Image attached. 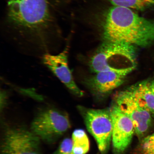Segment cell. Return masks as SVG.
Instances as JSON below:
<instances>
[{
    "label": "cell",
    "mask_w": 154,
    "mask_h": 154,
    "mask_svg": "<svg viewBox=\"0 0 154 154\" xmlns=\"http://www.w3.org/2000/svg\"><path fill=\"white\" fill-rule=\"evenodd\" d=\"M6 21L17 36L47 50L60 35L49 0H8Z\"/></svg>",
    "instance_id": "6da1fadb"
},
{
    "label": "cell",
    "mask_w": 154,
    "mask_h": 154,
    "mask_svg": "<svg viewBox=\"0 0 154 154\" xmlns=\"http://www.w3.org/2000/svg\"><path fill=\"white\" fill-rule=\"evenodd\" d=\"M103 31L105 41L135 47H145L154 43V20L140 17L126 8L113 6L109 10Z\"/></svg>",
    "instance_id": "7a4b0ae2"
},
{
    "label": "cell",
    "mask_w": 154,
    "mask_h": 154,
    "mask_svg": "<svg viewBox=\"0 0 154 154\" xmlns=\"http://www.w3.org/2000/svg\"><path fill=\"white\" fill-rule=\"evenodd\" d=\"M137 64L136 47L118 42L105 41L98 48L90 62L96 73L112 71L128 75Z\"/></svg>",
    "instance_id": "3957f363"
},
{
    "label": "cell",
    "mask_w": 154,
    "mask_h": 154,
    "mask_svg": "<svg viewBox=\"0 0 154 154\" xmlns=\"http://www.w3.org/2000/svg\"><path fill=\"white\" fill-rule=\"evenodd\" d=\"M71 127L69 116L64 111L51 106L40 109L32 121L30 130L40 140L55 143Z\"/></svg>",
    "instance_id": "277c9868"
},
{
    "label": "cell",
    "mask_w": 154,
    "mask_h": 154,
    "mask_svg": "<svg viewBox=\"0 0 154 154\" xmlns=\"http://www.w3.org/2000/svg\"><path fill=\"white\" fill-rule=\"evenodd\" d=\"M40 141L23 127L6 126L2 136L1 154H42Z\"/></svg>",
    "instance_id": "5b68a950"
},
{
    "label": "cell",
    "mask_w": 154,
    "mask_h": 154,
    "mask_svg": "<svg viewBox=\"0 0 154 154\" xmlns=\"http://www.w3.org/2000/svg\"><path fill=\"white\" fill-rule=\"evenodd\" d=\"M88 131L97 143L101 153L107 151L112 140V123L109 109H86L79 106Z\"/></svg>",
    "instance_id": "8992f818"
},
{
    "label": "cell",
    "mask_w": 154,
    "mask_h": 154,
    "mask_svg": "<svg viewBox=\"0 0 154 154\" xmlns=\"http://www.w3.org/2000/svg\"><path fill=\"white\" fill-rule=\"evenodd\" d=\"M115 100V104L132 121L135 134L141 139L151 127V113L140 106L128 89L116 94Z\"/></svg>",
    "instance_id": "52a82bcc"
},
{
    "label": "cell",
    "mask_w": 154,
    "mask_h": 154,
    "mask_svg": "<svg viewBox=\"0 0 154 154\" xmlns=\"http://www.w3.org/2000/svg\"><path fill=\"white\" fill-rule=\"evenodd\" d=\"M109 111L112 123V141L117 154L122 153L129 146L135 133L131 120L115 104Z\"/></svg>",
    "instance_id": "ba28073f"
},
{
    "label": "cell",
    "mask_w": 154,
    "mask_h": 154,
    "mask_svg": "<svg viewBox=\"0 0 154 154\" xmlns=\"http://www.w3.org/2000/svg\"><path fill=\"white\" fill-rule=\"evenodd\" d=\"M68 46L57 55L46 53L43 57V63L73 95L81 97L84 92L75 82L68 63Z\"/></svg>",
    "instance_id": "9c48e42d"
},
{
    "label": "cell",
    "mask_w": 154,
    "mask_h": 154,
    "mask_svg": "<svg viewBox=\"0 0 154 154\" xmlns=\"http://www.w3.org/2000/svg\"><path fill=\"white\" fill-rule=\"evenodd\" d=\"M127 75L112 71H102L96 73L88 80V85L96 95L105 96L121 86Z\"/></svg>",
    "instance_id": "30bf717a"
},
{
    "label": "cell",
    "mask_w": 154,
    "mask_h": 154,
    "mask_svg": "<svg viewBox=\"0 0 154 154\" xmlns=\"http://www.w3.org/2000/svg\"><path fill=\"white\" fill-rule=\"evenodd\" d=\"M128 90L140 106L154 114V94L149 87V82L137 84Z\"/></svg>",
    "instance_id": "8fae6325"
},
{
    "label": "cell",
    "mask_w": 154,
    "mask_h": 154,
    "mask_svg": "<svg viewBox=\"0 0 154 154\" xmlns=\"http://www.w3.org/2000/svg\"><path fill=\"white\" fill-rule=\"evenodd\" d=\"M72 140L74 154H86L89 151V140L84 130L79 129L74 130L72 134Z\"/></svg>",
    "instance_id": "7c38bea8"
},
{
    "label": "cell",
    "mask_w": 154,
    "mask_h": 154,
    "mask_svg": "<svg viewBox=\"0 0 154 154\" xmlns=\"http://www.w3.org/2000/svg\"><path fill=\"white\" fill-rule=\"evenodd\" d=\"M114 6L143 11L154 9V0H109Z\"/></svg>",
    "instance_id": "4fadbf2b"
},
{
    "label": "cell",
    "mask_w": 154,
    "mask_h": 154,
    "mask_svg": "<svg viewBox=\"0 0 154 154\" xmlns=\"http://www.w3.org/2000/svg\"><path fill=\"white\" fill-rule=\"evenodd\" d=\"M140 149L141 154H154V133L142 140Z\"/></svg>",
    "instance_id": "5bb4252c"
},
{
    "label": "cell",
    "mask_w": 154,
    "mask_h": 154,
    "mask_svg": "<svg viewBox=\"0 0 154 154\" xmlns=\"http://www.w3.org/2000/svg\"><path fill=\"white\" fill-rule=\"evenodd\" d=\"M53 154H74L72 138H66L63 139Z\"/></svg>",
    "instance_id": "9a60e30c"
},
{
    "label": "cell",
    "mask_w": 154,
    "mask_h": 154,
    "mask_svg": "<svg viewBox=\"0 0 154 154\" xmlns=\"http://www.w3.org/2000/svg\"><path fill=\"white\" fill-rule=\"evenodd\" d=\"M1 109L2 110L4 109L6 104L8 96L7 92L5 91H1Z\"/></svg>",
    "instance_id": "2e32d148"
},
{
    "label": "cell",
    "mask_w": 154,
    "mask_h": 154,
    "mask_svg": "<svg viewBox=\"0 0 154 154\" xmlns=\"http://www.w3.org/2000/svg\"><path fill=\"white\" fill-rule=\"evenodd\" d=\"M149 85L150 88H151L152 91L154 94V81L151 82H149Z\"/></svg>",
    "instance_id": "e0dca14e"
}]
</instances>
